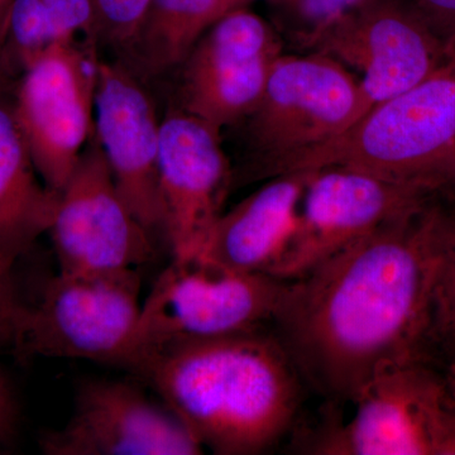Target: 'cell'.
<instances>
[{"label":"cell","instance_id":"1","mask_svg":"<svg viewBox=\"0 0 455 455\" xmlns=\"http://www.w3.org/2000/svg\"><path fill=\"white\" fill-rule=\"evenodd\" d=\"M454 224L427 203L289 281L272 323L300 377L353 401L383 371L423 361Z\"/></svg>","mask_w":455,"mask_h":455},{"label":"cell","instance_id":"2","mask_svg":"<svg viewBox=\"0 0 455 455\" xmlns=\"http://www.w3.org/2000/svg\"><path fill=\"white\" fill-rule=\"evenodd\" d=\"M131 372L214 454L263 453L290 429L300 403V374L263 329L164 347Z\"/></svg>","mask_w":455,"mask_h":455},{"label":"cell","instance_id":"3","mask_svg":"<svg viewBox=\"0 0 455 455\" xmlns=\"http://www.w3.org/2000/svg\"><path fill=\"white\" fill-rule=\"evenodd\" d=\"M344 167L436 193L455 182V68L376 104L349 130L278 164L269 178Z\"/></svg>","mask_w":455,"mask_h":455},{"label":"cell","instance_id":"4","mask_svg":"<svg viewBox=\"0 0 455 455\" xmlns=\"http://www.w3.org/2000/svg\"><path fill=\"white\" fill-rule=\"evenodd\" d=\"M370 109L359 80L337 60L283 53L259 100L235 125L244 158L235 185L269 178L278 164L337 139Z\"/></svg>","mask_w":455,"mask_h":455},{"label":"cell","instance_id":"5","mask_svg":"<svg viewBox=\"0 0 455 455\" xmlns=\"http://www.w3.org/2000/svg\"><path fill=\"white\" fill-rule=\"evenodd\" d=\"M287 284L202 257L172 259L142 302L124 368L131 371L140 358L173 344L263 329L274 322Z\"/></svg>","mask_w":455,"mask_h":455},{"label":"cell","instance_id":"6","mask_svg":"<svg viewBox=\"0 0 455 455\" xmlns=\"http://www.w3.org/2000/svg\"><path fill=\"white\" fill-rule=\"evenodd\" d=\"M140 291L136 268L59 272L35 304H20L11 350L20 361L76 358L124 367L139 324Z\"/></svg>","mask_w":455,"mask_h":455},{"label":"cell","instance_id":"7","mask_svg":"<svg viewBox=\"0 0 455 455\" xmlns=\"http://www.w3.org/2000/svg\"><path fill=\"white\" fill-rule=\"evenodd\" d=\"M353 403L357 410L347 423L310 436L309 453L455 455V398L423 361L377 374Z\"/></svg>","mask_w":455,"mask_h":455},{"label":"cell","instance_id":"8","mask_svg":"<svg viewBox=\"0 0 455 455\" xmlns=\"http://www.w3.org/2000/svg\"><path fill=\"white\" fill-rule=\"evenodd\" d=\"M99 53L88 42H57L20 74L11 94L38 175L57 196L94 133Z\"/></svg>","mask_w":455,"mask_h":455},{"label":"cell","instance_id":"9","mask_svg":"<svg viewBox=\"0 0 455 455\" xmlns=\"http://www.w3.org/2000/svg\"><path fill=\"white\" fill-rule=\"evenodd\" d=\"M274 25L247 7L228 12L200 36L179 66L172 106L221 134L259 100L283 55Z\"/></svg>","mask_w":455,"mask_h":455},{"label":"cell","instance_id":"10","mask_svg":"<svg viewBox=\"0 0 455 455\" xmlns=\"http://www.w3.org/2000/svg\"><path fill=\"white\" fill-rule=\"evenodd\" d=\"M49 233L62 274H107L154 259L152 235L119 194L95 130L59 194Z\"/></svg>","mask_w":455,"mask_h":455},{"label":"cell","instance_id":"11","mask_svg":"<svg viewBox=\"0 0 455 455\" xmlns=\"http://www.w3.org/2000/svg\"><path fill=\"white\" fill-rule=\"evenodd\" d=\"M435 193L344 167L314 170L290 243L271 276L292 281Z\"/></svg>","mask_w":455,"mask_h":455},{"label":"cell","instance_id":"12","mask_svg":"<svg viewBox=\"0 0 455 455\" xmlns=\"http://www.w3.org/2000/svg\"><path fill=\"white\" fill-rule=\"evenodd\" d=\"M310 51L358 70L371 108L414 88L447 64L444 42L405 0H373L350 12L326 28Z\"/></svg>","mask_w":455,"mask_h":455},{"label":"cell","instance_id":"13","mask_svg":"<svg viewBox=\"0 0 455 455\" xmlns=\"http://www.w3.org/2000/svg\"><path fill=\"white\" fill-rule=\"evenodd\" d=\"M158 175L163 232L172 259L202 256L235 185L220 134L170 107L161 119Z\"/></svg>","mask_w":455,"mask_h":455},{"label":"cell","instance_id":"14","mask_svg":"<svg viewBox=\"0 0 455 455\" xmlns=\"http://www.w3.org/2000/svg\"><path fill=\"white\" fill-rule=\"evenodd\" d=\"M47 455H197L202 445L166 405L131 383L90 381L61 429L40 438Z\"/></svg>","mask_w":455,"mask_h":455},{"label":"cell","instance_id":"15","mask_svg":"<svg viewBox=\"0 0 455 455\" xmlns=\"http://www.w3.org/2000/svg\"><path fill=\"white\" fill-rule=\"evenodd\" d=\"M160 128L157 107L147 84L118 60L100 59L95 133L119 194L151 235L163 230Z\"/></svg>","mask_w":455,"mask_h":455},{"label":"cell","instance_id":"16","mask_svg":"<svg viewBox=\"0 0 455 455\" xmlns=\"http://www.w3.org/2000/svg\"><path fill=\"white\" fill-rule=\"evenodd\" d=\"M313 173L275 176L223 212L200 257L232 271L271 275L290 243Z\"/></svg>","mask_w":455,"mask_h":455},{"label":"cell","instance_id":"17","mask_svg":"<svg viewBox=\"0 0 455 455\" xmlns=\"http://www.w3.org/2000/svg\"><path fill=\"white\" fill-rule=\"evenodd\" d=\"M59 196L44 184L18 127L11 94H0V281L55 217Z\"/></svg>","mask_w":455,"mask_h":455},{"label":"cell","instance_id":"18","mask_svg":"<svg viewBox=\"0 0 455 455\" xmlns=\"http://www.w3.org/2000/svg\"><path fill=\"white\" fill-rule=\"evenodd\" d=\"M218 0H151L118 61L143 83L171 76L212 23Z\"/></svg>","mask_w":455,"mask_h":455},{"label":"cell","instance_id":"19","mask_svg":"<svg viewBox=\"0 0 455 455\" xmlns=\"http://www.w3.org/2000/svg\"><path fill=\"white\" fill-rule=\"evenodd\" d=\"M57 42L55 27L42 0H14L2 52L5 68L14 82Z\"/></svg>","mask_w":455,"mask_h":455},{"label":"cell","instance_id":"20","mask_svg":"<svg viewBox=\"0 0 455 455\" xmlns=\"http://www.w3.org/2000/svg\"><path fill=\"white\" fill-rule=\"evenodd\" d=\"M274 26L293 47L310 51L320 35L373 0H267Z\"/></svg>","mask_w":455,"mask_h":455},{"label":"cell","instance_id":"21","mask_svg":"<svg viewBox=\"0 0 455 455\" xmlns=\"http://www.w3.org/2000/svg\"><path fill=\"white\" fill-rule=\"evenodd\" d=\"M151 0H92L99 50L119 59L133 40Z\"/></svg>","mask_w":455,"mask_h":455},{"label":"cell","instance_id":"22","mask_svg":"<svg viewBox=\"0 0 455 455\" xmlns=\"http://www.w3.org/2000/svg\"><path fill=\"white\" fill-rule=\"evenodd\" d=\"M430 340L436 341L455 362V224L434 293Z\"/></svg>","mask_w":455,"mask_h":455},{"label":"cell","instance_id":"23","mask_svg":"<svg viewBox=\"0 0 455 455\" xmlns=\"http://www.w3.org/2000/svg\"><path fill=\"white\" fill-rule=\"evenodd\" d=\"M42 3L60 42H88L98 46L92 0H42Z\"/></svg>","mask_w":455,"mask_h":455},{"label":"cell","instance_id":"24","mask_svg":"<svg viewBox=\"0 0 455 455\" xmlns=\"http://www.w3.org/2000/svg\"><path fill=\"white\" fill-rule=\"evenodd\" d=\"M443 42L455 33V0H405Z\"/></svg>","mask_w":455,"mask_h":455},{"label":"cell","instance_id":"25","mask_svg":"<svg viewBox=\"0 0 455 455\" xmlns=\"http://www.w3.org/2000/svg\"><path fill=\"white\" fill-rule=\"evenodd\" d=\"M18 409L13 391L0 371V451H7L17 433Z\"/></svg>","mask_w":455,"mask_h":455},{"label":"cell","instance_id":"26","mask_svg":"<svg viewBox=\"0 0 455 455\" xmlns=\"http://www.w3.org/2000/svg\"><path fill=\"white\" fill-rule=\"evenodd\" d=\"M20 304L12 291L11 283L0 281V349H11L14 319Z\"/></svg>","mask_w":455,"mask_h":455},{"label":"cell","instance_id":"27","mask_svg":"<svg viewBox=\"0 0 455 455\" xmlns=\"http://www.w3.org/2000/svg\"><path fill=\"white\" fill-rule=\"evenodd\" d=\"M13 3L14 0H0V52H3V46L7 37L9 14Z\"/></svg>","mask_w":455,"mask_h":455},{"label":"cell","instance_id":"28","mask_svg":"<svg viewBox=\"0 0 455 455\" xmlns=\"http://www.w3.org/2000/svg\"><path fill=\"white\" fill-rule=\"evenodd\" d=\"M252 2H254V0H218L217 9H215L214 18H212V23H214L215 20H220V18L228 13V12L235 11V9L245 8Z\"/></svg>","mask_w":455,"mask_h":455},{"label":"cell","instance_id":"29","mask_svg":"<svg viewBox=\"0 0 455 455\" xmlns=\"http://www.w3.org/2000/svg\"><path fill=\"white\" fill-rule=\"evenodd\" d=\"M14 85H16V82L8 74L4 61H3L2 52H0V94H12Z\"/></svg>","mask_w":455,"mask_h":455},{"label":"cell","instance_id":"30","mask_svg":"<svg viewBox=\"0 0 455 455\" xmlns=\"http://www.w3.org/2000/svg\"><path fill=\"white\" fill-rule=\"evenodd\" d=\"M445 56H447V64L455 68V33L445 41Z\"/></svg>","mask_w":455,"mask_h":455},{"label":"cell","instance_id":"31","mask_svg":"<svg viewBox=\"0 0 455 455\" xmlns=\"http://www.w3.org/2000/svg\"><path fill=\"white\" fill-rule=\"evenodd\" d=\"M445 379H447L449 390L455 398V362L449 366L448 376L445 377Z\"/></svg>","mask_w":455,"mask_h":455}]
</instances>
